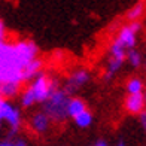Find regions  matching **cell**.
Masks as SVG:
<instances>
[{
	"mask_svg": "<svg viewBox=\"0 0 146 146\" xmlns=\"http://www.w3.org/2000/svg\"><path fill=\"white\" fill-rule=\"evenodd\" d=\"M30 88L33 90V92H35V96H36V102H43L45 103L49 98V96L55 91V82L48 79L45 75H42V73H39Z\"/></svg>",
	"mask_w": 146,
	"mask_h": 146,
	"instance_id": "obj_3",
	"label": "cell"
},
{
	"mask_svg": "<svg viewBox=\"0 0 146 146\" xmlns=\"http://www.w3.org/2000/svg\"><path fill=\"white\" fill-rule=\"evenodd\" d=\"M96 146H108V145H106L104 142H98V143H97Z\"/></svg>",
	"mask_w": 146,
	"mask_h": 146,
	"instance_id": "obj_20",
	"label": "cell"
},
{
	"mask_svg": "<svg viewBox=\"0 0 146 146\" xmlns=\"http://www.w3.org/2000/svg\"><path fill=\"white\" fill-rule=\"evenodd\" d=\"M37 46L31 40L0 45V85L17 84L24 81L25 67L36 60Z\"/></svg>",
	"mask_w": 146,
	"mask_h": 146,
	"instance_id": "obj_1",
	"label": "cell"
},
{
	"mask_svg": "<svg viewBox=\"0 0 146 146\" xmlns=\"http://www.w3.org/2000/svg\"><path fill=\"white\" fill-rule=\"evenodd\" d=\"M146 108L145 96L143 94H130L125 100V109L130 113H143V109Z\"/></svg>",
	"mask_w": 146,
	"mask_h": 146,
	"instance_id": "obj_6",
	"label": "cell"
},
{
	"mask_svg": "<svg viewBox=\"0 0 146 146\" xmlns=\"http://www.w3.org/2000/svg\"><path fill=\"white\" fill-rule=\"evenodd\" d=\"M0 118L2 119H6V121L9 122V125L12 127V131L11 134H15L18 127H19V122H21V115H19V112L14 108V106H11L8 102H5L2 98V102H0Z\"/></svg>",
	"mask_w": 146,
	"mask_h": 146,
	"instance_id": "obj_4",
	"label": "cell"
},
{
	"mask_svg": "<svg viewBox=\"0 0 146 146\" xmlns=\"http://www.w3.org/2000/svg\"><path fill=\"white\" fill-rule=\"evenodd\" d=\"M21 103H23L24 108H30L31 104L36 103V96H35V92H33L31 88H29L27 91H24V94L21 97Z\"/></svg>",
	"mask_w": 146,
	"mask_h": 146,
	"instance_id": "obj_15",
	"label": "cell"
},
{
	"mask_svg": "<svg viewBox=\"0 0 146 146\" xmlns=\"http://www.w3.org/2000/svg\"><path fill=\"white\" fill-rule=\"evenodd\" d=\"M116 146H124V143H119V145H116Z\"/></svg>",
	"mask_w": 146,
	"mask_h": 146,
	"instance_id": "obj_21",
	"label": "cell"
},
{
	"mask_svg": "<svg viewBox=\"0 0 146 146\" xmlns=\"http://www.w3.org/2000/svg\"><path fill=\"white\" fill-rule=\"evenodd\" d=\"M31 128L35 130L36 133H43L48 130V125H49V118L46 116L45 113H37L31 118Z\"/></svg>",
	"mask_w": 146,
	"mask_h": 146,
	"instance_id": "obj_8",
	"label": "cell"
},
{
	"mask_svg": "<svg viewBox=\"0 0 146 146\" xmlns=\"http://www.w3.org/2000/svg\"><path fill=\"white\" fill-rule=\"evenodd\" d=\"M84 112H87V108H85V103L81 100V98H72L70 104H69V115L76 118Z\"/></svg>",
	"mask_w": 146,
	"mask_h": 146,
	"instance_id": "obj_9",
	"label": "cell"
},
{
	"mask_svg": "<svg viewBox=\"0 0 146 146\" xmlns=\"http://www.w3.org/2000/svg\"><path fill=\"white\" fill-rule=\"evenodd\" d=\"M69 94L64 90H55L43 104L45 115L55 122H61L69 116Z\"/></svg>",
	"mask_w": 146,
	"mask_h": 146,
	"instance_id": "obj_2",
	"label": "cell"
},
{
	"mask_svg": "<svg viewBox=\"0 0 146 146\" xmlns=\"http://www.w3.org/2000/svg\"><path fill=\"white\" fill-rule=\"evenodd\" d=\"M143 12H145V6L142 3H137L136 6H133V8L128 11V14H127V18L131 19L133 23H136V19H139L142 15H143Z\"/></svg>",
	"mask_w": 146,
	"mask_h": 146,
	"instance_id": "obj_13",
	"label": "cell"
},
{
	"mask_svg": "<svg viewBox=\"0 0 146 146\" xmlns=\"http://www.w3.org/2000/svg\"><path fill=\"white\" fill-rule=\"evenodd\" d=\"M19 90V85L17 84H2L0 85V97L2 98H9L14 97Z\"/></svg>",
	"mask_w": 146,
	"mask_h": 146,
	"instance_id": "obj_12",
	"label": "cell"
},
{
	"mask_svg": "<svg viewBox=\"0 0 146 146\" xmlns=\"http://www.w3.org/2000/svg\"><path fill=\"white\" fill-rule=\"evenodd\" d=\"M110 58L124 61V58H125V48L122 46V43L119 40H115L113 43H112V46H110Z\"/></svg>",
	"mask_w": 146,
	"mask_h": 146,
	"instance_id": "obj_11",
	"label": "cell"
},
{
	"mask_svg": "<svg viewBox=\"0 0 146 146\" xmlns=\"http://www.w3.org/2000/svg\"><path fill=\"white\" fill-rule=\"evenodd\" d=\"M145 103H146V94H145ZM140 121H142V125H143V128H145V131H146V110L140 115Z\"/></svg>",
	"mask_w": 146,
	"mask_h": 146,
	"instance_id": "obj_19",
	"label": "cell"
},
{
	"mask_svg": "<svg viewBox=\"0 0 146 146\" xmlns=\"http://www.w3.org/2000/svg\"><path fill=\"white\" fill-rule=\"evenodd\" d=\"M40 67H42V61H40V60L36 58L35 61H31L27 67H25V70H24V81H29V79H31L33 76H37Z\"/></svg>",
	"mask_w": 146,
	"mask_h": 146,
	"instance_id": "obj_10",
	"label": "cell"
},
{
	"mask_svg": "<svg viewBox=\"0 0 146 146\" xmlns=\"http://www.w3.org/2000/svg\"><path fill=\"white\" fill-rule=\"evenodd\" d=\"M128 60H130V63L134 66V67H139V66H140V63H142L140 54H139L137 51H134V49H131V51L128 52Z\"/></svg>",
	"mask_w": 146,
	"mask_h": 146,
	"instance_id": "obj_17",
	"label": "cell"
},
{
	"mask_svg": "<svg viewBox=\"0 0 146 146\" xmlns=\"http://www.w3.org/2000/svg\"><path fill=\"white\" fill-rule=\"evenodd\" d=\"M0 146H25L24 142H17V143H9V142H2Z\"/></svg>",
	"mask_w": 146,
	"mask_h": 146,
	"instance_id": "obj_18",
	"label": "cell"
},
{
	"mask_svg": "<svg viewBox=\"0 0 146 146\" xmlns=\"http://www.w3.org/2000/svg\"><path fill=\"white\" fill-rule=\"evenodd\" d=\"M116 40L121 42L124 48L133 49V46L136 45V31L133 30L130 25H127V27H122L121 31H119V35H118Z\"/></svg>",
	"mask_w": 146,
	"mask_h": 146,
	"instance_id": "obj_7",
	"label": "cell"
},
{
	"mask_svg": "<svg viewBox=\"0 0 146 146\" xmlns=\"http://www.w3.org/2000/svg\"><path fill=\"white\" fill-rule=\"evenodd\" d=\"M91 121H92V116H91V113H90L88 110H87V112H84V113H81L79 116L75 118V122L79 125V127H82V128L88 127V125L91 124Z\"/></svg>",
	"mask_w": 146,
	"mask_h": 146,
	"instance_id": "obj_16",
	"label": "cell"
},
{
	"mask_svg": "<svg viewBox=\"0 0 146 146\" xmlns=\"http://www.w3.org/2000/svg\"><path fill=\"white\" fill-rule=\"evenodd\" d=\"M142 88H143V84L140 79H130L127 84V90L130 94H142Z\"/></svg>",
	"mask_w": 146,
	"mask_h": 146,
	"instance_id": "obj_14",
	"label": "cell"
},
{
	"mask_svg": "<svg viewBox=\"0 0 146 146\" xmlns=\"http://www.w3.org/2000/svg\"><path fill=\"white\" fill-rule=\"evenodd\" d=\"M0 122H2V118H0Z\"/></svg>",
	"mask_w": 146,
	"mask_h": 146,
	"instance_id": "obj_22",
	"label": "cell"
},
{
	"mask_svg": "<svg viewBox=\"0 0 146 146\" xmlns=\"http://www.w3.org/2000/svg\"><path fill=\"white\" fill-rule=\"evenodd\" d=\"M88 72L85 70H78L75 72L73 75L67 79V82H66V87H64V91L67 92V94H72V92H75L79 90V87H82V85L88 81Z\"/></svg>",
	"mask_w": 146,
	"mask_h": 146,
	"instance_id": "obj_5",
	"label": "cell"
}]
</instances>
